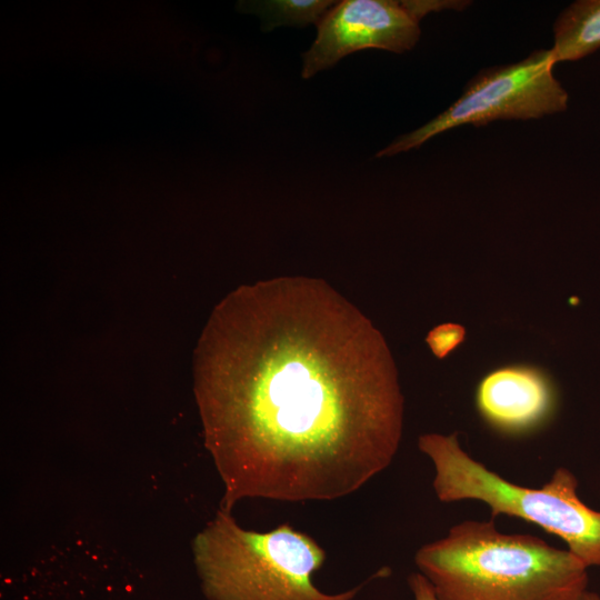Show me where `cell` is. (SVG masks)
<instances>
[{"label":"cell","instance_id":"cell-6","mask_svg":"<svg viewBox=\"0 0 600 600\" xmlns=\"http://www.w3.org/2000/svg\"><path fill=\"white\" fill-rule=\"evenodd\" d=\"M452 7L448 1L344 0L317 24L316 40L302 53L301 76L309 79L333 67L343 57L364 49L392 52L411 50L419 40V22L433 10Z\"/></svg>","mask_w":600,"mask_h":600},{"label":"cell","instance_id":"cell-2","mask_svg":"<svg viewBox=\"0 0 600 600\" xmlns=\"http://www.w3.org/2000/svg\"><path fill=\"white\" fill-rule=\"evenodd\" d=\"M414 561L438 600H577L588 590V567L568 549L492 521L453 526Z\"/></svg>","mask_w":600,"mask_h":600},{"label":"cell","instance_id":"cell-7","mask_svg":"<svg viewBox=\"0 0 600 600\" xmlns=\"http://www.w3.org/2000/svg\"><path fill=\"white\" fill-rule=\"evenodd\" d=\"M558 389L543 368L516 362L488 371L478 382L474 404L481 419L504 436L539 430L554 416Z\"/></svg>","mask_w":600,"mask_h":600},{"label":"cell","instance_id":"cell-1","mask_svg":"<svg viewBox=\"0 0 600 600\" xmlns=\"http://www.w3.org/2000/svg\"><path fill=\"white\" fill-rule=\"evenodd\" d=\"M193 376L226 511L246 498L349 496L398 451L403 398L387 342L322 280L230 292L200 337Z\"/></svg>","mask_w":600,"mask_h":600},{"label":"cell","instance_id":"cell-9","mask_svg":"<svg viewBox=\"0 0 600 600\" xmlns=\"http://www.w3.org/2000/svg\"><path fill=\"white\" fill-rule=\"evenodd\" d=\"M334 3L328 0H269L247 2V8L261 18L262 30L270 31L280 26L318 24Z\"/></svg>","mask_w":600,"mask_h":600},{"label":"cell","instance_id":"cell-8","mask_svg":"<svg viewBox=\"0 0 600 600\" xmlns=\"http://www.w3.org/2000/svg\"><path fill=\"white\" fill-rule=\"evenodd\" d=\"M551 48L556 63L576 61L600 48V0H578L568 6L553 26Z\"/></svg>","mask_w":600,"mask_h":600},{"label":"cell","instance_id":"cell-10","mask_svg":"<svg viewBox=\"0 0 600 600\" xmlns=\"http://www.w3.org/2000/svg\"><path fill=\"white\" fill-rule=\"evenodd\" d=\"M463 326L444 322L433 327L426 337V342L434 357L442 360L459 348L466 340Z\"/></svg>","mask_w":600,"mask_h":600},{"label":"cell","instance_id":"cell-5","mask_svg":"<svg viewBox=\"0 0 600 600\" xmlns=\"http://www.w3.org/2000/svg\"><path fill=\"white\" fill-rule=\"evenodd\" d=\"M554 64L551 49H540L517 63L483 69L448 109L394 139L377 157L419 148L434 136L463 124L538 119L564 111L569 94L553 76Z\"/></svg>","mask_w":600,"mask_h":600},{"label":"cell","instance_id":"cell-4","mask_svg":"<svg viewBox=\"0 0 600 600\" xmlns=\"http://www.w3.org/2000/svg\"><path fill=\"white\" fill-rule=\"evenodd\" d=\"M418 447L434 467L433 489L442 502L477 500L493 517H517L560 538L588 568L600 567V511L578 494V479L557 469L540 488L519 486L469 456L457 433H424Z\"/></svg>","mask_w":600,"mask_h":600},{"label":"cell","instance_id":"cell-3","mask_svg":"<svg viewBox=\"0 0 600 600\" xmlns=\"http://www.w3.org/2000/svg\"><path fill=\"white\" fill-rule=\"evenodd\" d=\"M192 553L208 600H351L363 586L322 592L312 574L326 552L314 539L287 523L247 530L221 508L194 537Z\"/></svg>","mask_w":600,"mask_h":600},{"label":"cell","instance_id":"cell-11","mask_svg":"<svg viewBox=\"0 0 600 600\" xmlns=\"http://www.w3.org/2000/svg\"><path fill=\"white\" fill-rule=\"evenodd\" d=\"M408 581L414 600H438L429 581L420 572L412 573Z\"/></svg>","mask_w":600,"mask_h":600},{"label":"cell","instance_id":"cell-12","mask_svg":"<svg viewBox=\"0 0 600 600\" xmlns=\"http://www.w3.org/2000/svg\"><path fill=\"white\" fill-rule=\"evenodd\" d=\"M577 600H600V596L593 591L586 590Z\"/></svg>","mask_w":600,"mask_h":600}]
</instances>
